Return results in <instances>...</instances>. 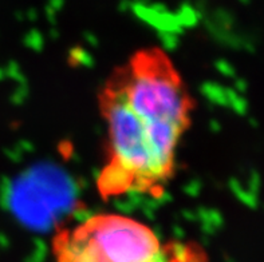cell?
<instances>
[{"label": "cell", "instance_id": "2", "mask_svg": "<svg viewBox=\"0 0 264 262\" xmlns=\"http://www.w3.org/2000/svg\"><path fill=\"white\" fill-rule=\"evenodd\" d=\"M55 262H208L196 244L164 242L145 223L119 214L93 216L56 234Z\"/></svg>", "mask_w": 264, "mask_h": 262}, {"label": "cell", "instance_id": "1", "mask_svg": "<svg viewBox=\"0 0 264 262\" xmlns=\"http://www.w3.org/2000/svg\"><path fill=\"white\" fill-rule=\"evenodd\" d=\"M193 107L180 73L164 51H140L116 68L99 94L107 128L106 163L97 179L99 194H161L173 177Z\"/></svg>", "mask_w": 264, "mask_h": 262}]
</instances>
